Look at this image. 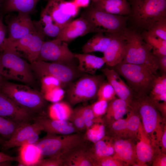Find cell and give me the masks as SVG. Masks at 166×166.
Instances as JSON below:
<instances>
[{
    "mask_svg": "<svg viewBox=\"0 0 166 166\" xmlns=\"http://www.w3.org/2000/svg\"><path fill=\"white\" fill-rule=\"evenodd\" d=\"M130 1L128 17L137 29L148 31L156 22L166 18V0Z\"/></svg>",
    "mask_w": 166,
    "mask_h": 166,
    "instance_id": "1",
    "label": "cell"
},
{
    "mask_svg": "<svg viewBox=\"0 0 166 166\" xmlns=\"http://www.w3.org/2000/svg\"><path fill=\"white\" fill-rule=\"evenodd\" d=\"M123 34L127 45L126 54L121 62L145 65L156 71L159 68L157 58L152 53V47L144 41L141 34L127 28Z\"/></svg>",
    "mask_w": 166,
    "mask_h": 166,
    "instance_id": "2",
    "label": "cell"
},
{
    "mask_svg": "<svg viewBox=\"0 0 166 166\" xmlns=\"http://www.w3.org/2000/svg\"><path fill=\"white\" fill-rule=\"evenodd\" d=\"M115 68L137 97L146 96L150 92L156 77V71L145 65L122 62Z\"/></svg>",
    "mask_w": 166,
    "mask_h": 166,
    "instance_id": "3",
    "label": "cell"
},
{
    "mask_svg": "<svg viewBox=\"0 0 166 166\" xmlns=\"http://www.w3.org/2000/svg\"><path fill=\"white\" fill-rule=\"evenodd\" d=\"M0 71L3 78L8 79L28 84L34 81L30 64L7 47L0 52Z\"/></svg>",
    "mask_w": 166,
    "mask_h": 166,
    "instance_id": "4",
    "label": "cell"
},
{
    "mask_svg": "<svg viewBox=\"0 0 166 166\" xmlns=\"http://www.w3.org/2000/svg\"><path fill=\"white\" fill-rule=\"evenodd\" d=\"M82 142V136L78 134L57 136L48 133L34 144L40 149L42 156L63 159L71 151L80 148Z\"/></svg>",
    "mask_w": 166,
    "mask_h": 166,
    "instance_id": "5",
    "label": "cell"
},
{
    "mask_svg": "<svg viewBox=\"0 0 166 166\" xmlns=\"http://www.w3.org/2000/svg\"><path fill=\"white\" fill-rule=\"evenodd\" d=\"M0 92L34 113L41 110L45 104L43 94L26 85L4 80Z\"/></svg>",
    "mask_w": 166,
    "mask_h": 166,
    "instance_id": "6",
    "label": "cell"
},
{
    "mask_svg": "<svg viewBox=\"0 0 166 166\" xmlns=\"http://www.w3.org/2000/svg\"><path fill=\"white\" fill-rule=\"evenodd\" d=\"M135 105L142 118L144 130L152 143L160 142L163 133L160 116L153 101L147 96L138 97Z\"/></svg>",
    "mask_w": 166,
    "mask_h": 166,
    "instance_id": "7",
    "label": "cell"
},
{
    "mask_svg": "<svg viewBox=\"0 0 166 166\" xmlns=\"http://www.w3.org/2000/svg\"><path fill=\"white\" fill-rule=\"evenodd\" d=\"M84 17L104 30L105 33H122L126 28L128 16L117 15L97 10L91 4L81 13Z\"/></svg>",
    "mask_w": 166,
    "mask_h": 166,
    "instance_id": "8",
    "label": "cell"
},
{
    "mask_svg": "<svg viewBox=\"0 0 166 166\" xmlns=\"http://www.w3.org/2000/svg\"><path fill=\"white\" fill-rule=\"evenodd\" d=\"M103 75H89L73 83L67 91V98L72 105L88 101L97 97L101 84L104 81Z\"/></svg>",
    "mask_w": 166,
    "mask_h": 166,
    "instance_id": "9",
    "label": "cell"
},
{
    "mask_svg": "<svg viewBox=\"0 0 166 166\" xmlns=\"http://www.w3.org/2000/svg\"><path fill=\"white\" fill-rule=\"evenodd\" d=\"M32 71L40 78L51 76L59 79L63 85L71 83L81 73L73 66L37 60L30 64Z\"/></svg>",
    "mask_w": 166,
    "mask_h": 166,
    "instance_id": "10",
    "label": "cell"
},
{
    "mask_svg": "<svg viewBox=\"0 0 166 166\" xmlns=\"http://www.w3.org/2000/svg\"><path fill=\"white\" fill-rule=\"evenodd\" d=\"M45 38L37 31L13 41H8L6 38L4 48H10L31 63L38 59Z\"/></svg>",
    "mask_w": 166,
    "mask_h": 166,
    "instance_id": "11",
    "label": "cell"
},
{
    "mask_svg": "<svg viewBox=\"0 0 166 166\" xmlns=\"http://www.w3.org/2000/svg\"><path fill=\"white\" fill-rule=\"evenodd\" d=\"M75 59L67 42L54 39L44 42L38 59L73 66Z\"/></svg>",
    "mask_w": 166,
    "mask_h": 166,
    "instance_id": "12",
    "label": "cell"
},
{
    "mask_svg": "<svg viewBox=\"0 0 166 166\" xmlns=\"http://www.w3.org/2000/svg\"><path fill=\"white\" fill-rule=\"evenodd\" d=\"M45 0L47 4L44 8L62 29L73 20L78 13L79 7L73 1Z\"/></svg>",
    "mask_w": 166,
    "mask_h": 166,
    "instance_id": "13",
    "label": "cell"
},
{
    "mask_svg": "<svg viewBox=\"0 0 166 166\" xmlns=\"http://www.w3.org/2000/svg\"><path fill=\"white\" fill-rule=\"evenodd\" d=\"M5 22L8 34L6 39L9 41L17 40L37 31L33 21L28 13L19 12L17 14H8L6 18Z\"/></svg>",
    "mask_w": 166,
    "mask_h": 166,
    "instance_id": "14",
    "label": "cell"
},
{
    "mask_svg": "<svg viewBox=\"0 0 166 166\" xmlns=\"http://www.w3.org/2000/svg\"><path fill=\"white\" fill-rule=\"evenodd\" d=\"M0 116L20 124L30 122L35 116L33 113L1 92Z\"/></svg>",
    "mask_w": 166,
    "mask_h": 166,
    "instance_id": "15",
    "label": "cell"
},
{
    "mask_svg": "<svg viewBox=\"0 0 166 166\" xmlns=\"http://www.w3.org/2000/svg\"><path fill=\"white\" fill-rule=\"evenodd\" d=\"M105 33L103 30L86 18L81 16L64 26L56 39L67 43L77 38L91 33Z\"/></svg>",
    "mask_w": 166,
    "mask_h": 166,
    "instance_id": "16",
    "label": "cell"
},
{
    "mask_svg": "<svg viewBox=\"0 0 166 166\" xmlns=\"http://www.w3.org/2000/svg\"><path fill=\"white\" fill-rule=\"evenodd\" d=\"M111 38L110 43L103 53L105 64L110 66H115L121 62L126 53L127 42L122 33H107Z\"/></svg>",
    "mask_w": 166,
    "mask_h": 166,
    "instance_id": "17",
    "label": "cell"
},
{
    "mask_svg": "<svg viewBox=\"0 0 166 166\" xmlns=\"http://www.w3.org/2000/svg\"><path fill=\"white\" fill-rule=\"evenodd\" d=\"M42 131L43 130L42 127L35 122L20 124L11 138L6 140L2 145V149L5 150L12 148L20 147L25 144H29L33 135L37 132Z\"/></svg>",
    "mask_w": 166,
    "mask_h": 166,
    "instance_id": "18",
    "label": "cell"
},
{
    "mask_svg": "<svg viewBox=\"0 0 166 166\" xmlns=\"http://www.w3.org/2000/svg\"><path fill=\"white\" fill-rule=\"evenodd\" d=\"M33 121L48 134L68 135L73 133L77 130L72 123L68 121L53 120L40 115L35 116Z\"/></svg>",
    "mask_w": 166,
    "mask_h": 166,
    "instance_id": "19",
    "label": "cell"
},
{
    "mask_svg": "<svg viewBox=\"0 0 166 166\" xmlns=\"http://www.w3.org/2000/svg\"><path fill=\"white\" fill-rule=\"evenodd\" d=\"M102 71L107 78L108 82L113 88L116 95L119 98L126 101L130 106L134 103L135 96L130 88L120 78L118 73L113 69L105 68Z\"/></svg>",
    "mask_w": 166,
    "mask_h": 166,
    "instance_id": "20",
    "label": "cell"
},
{
    "mask_svg": "<svg viewBox=\"0 0 166 166\" xmlns=\"http://www.w3.org/2000/svg\"><path fill=\"white\" fill-rule=\"evenodd\" d=\"M137 133L139 140L136 148V157L139 165H145L153 158L154 152L152 144L145 132L141 123Z\"/></svg>",
    "mask_w": 166,
    "mask_h": 166,
    "instance_id": "21",
    "label": "cell"
},
{
    "mask_svg": "<svg viewBox=\"0 0 166 166\" xmlns=\"http://www.w3.org/2000/svg\"><path fill=\"white\" fill-rule=\"evenodd\" d=\"M34 27L38 33L46 37L56 38L62 28L54 21L49 14L43 8L42 9L39 19L33 21Z\"/></svg>",
    "mask_w": 166,
    "mask_h": 166,
    "instance_id": "22",
    "label": "cell"
},
{
    "mask_svg": "<svg viewBox=\"0 0 166 166\" xmlns=\"http://www.w3.org/2000/svg\"><path fill=\"white\" fill-rule=\"evenodd\" d=\"M91 5L99 10L112 14L128 16L131 6L127 0H99L92 2Z\"/></svg>",
    "mask_w": 166,
    "mask_h": 166,
    "instance_id": "23",
    "label": "cell"
},
{
    "mask_svg": "<svg viewBox=\"0 0 166 166\" xmlns=\"http://www.w3.org/2000/svg\"><path fill=\"white\" fill-rule=\"evenodd\" d=\"M75 57L79 62L78 70L89 75H94L105 63L103 57H99L88 53L75 54Z\"/></svg>",
    "mask_w": 166,
    "mask_h": 166,
    "instance_id": "24",
    "label": "cell"
},
{
    "mask_svg": "<svg viewBox=\"0 0 166 166\" xmlns=\"http://www.w3.org/2000/svg\"><path fill=\"white\" fill-rule=\"evenodd\" d=\"M40 0H3L0 6L2 12L8 14L16 11L30 14L35 11Z\"/></svg>",
    "mask_w": 166,
    "mask_h": 166,
    "instance_id": "25",
    "label": "cell"
},
{
    "mask_svg": "<svg viewBox=\"0 0 166 166\" xmlns=\"http://www.w3.org/2000/svg\"><path fill=\"white\" fill-rule=\"evenodd\" d=\"M41 151L34 144H25L19 148V164L22 166H37L42 160Z\"/></svg>",
    "mask_w": 166,
    "mask_h": 166,
    "instance_id": "26",
    "label": "cell"
},
{
    "mask_svg": "<svg viewBox=\"0 0 166 166\" xmlns=\"http://www.w3.org/2000/svg\"><path fill=\"white\" fill-rule=\"evenodd\" d=\"M71 151L63 158V166H94V162L90 152L79 149Z\"/></svg>",
    "mask_w": 166,
    "mask_h": 166,
    "instance_id": "27",
    "label": "cell"
},
{
    "mask_svg": "<svg viewBox=\"0 0 166 166\" xmlns=\"http://www.w3.org/2000/svg\"><path fill=\"white\" fill-rule=\"evenodd\" d=\"M98 32L89 39L82 48L84 53L93 52L103 53L110 43L111 38L108 33Z\"/></svg>",
    "mask_w": 166,
    "mask_h": 166,
    "instance_id": "28",
    "label": "cell"
},
{
    "mask_svg": "<svg viewBox=\"0 0 166 166\" xmlns=\"http://www.w3.org/2000/svg\"><path fill=\"white\" fill-rule=\"evenodd\" d=\"M73 110L70 105L64 102L54 103L49 107L48 114L50 118L55 120L68 121Z\"/></svg>",
    "mask_w": 166,
    "mask_h": 166,
    "instance_id": "29",
    "label": "cell"
},
{
    "mask_svg": "<svg viewBox=\"0 0 166 166\" xmlns=\"http://www.w3.org/2000/svg\"><path fill=\"white\" fill-rule=\"evenodd\" d=\"M129 106L124 100L120 98L114 99L108 105L107 116L113 117L116 120L121 119L127 112Z\"/></svg>",
    "mask_w": 166,
    "mask_h": 166,
    "instance_id": "30",
    "label": "cell"
},
{
    "mask_svg": "<svg viewBox=\"0 0 166 166\" xmlns=\"http://www.w3.org/2000/svg\"><path fill=\"white\" fill-rule=\"evenodd\" d=\"M141 35L144 41L152 47V52L155 56L166 55V40L151 36L146 31Z\"/></svg>",
    "mask_w": 166,
    "mask_h": 166,
    "instance_id": "31",
    "label": "cell"
},
{
    "mask_svg": "<svg viewBox=\"0 0 166 166\" xmlns=\"http://www.w3.org/2000/svg\"><path fill=\"white\" fill-rule=\"evenodd\" d=\"M94 144V153L91 152L93 160L111 156L114 153L113 146L106 139H103V138Z\"/></svg>",
    "mask_w": 166,
    "mask_h": 166,
    "instance_id": "32",
    "label": "cell"
},
{
    "mask_svg": "<svg viewBox=\"0 0 166 166\" xmlns=\"http://www.w3.org/2000/svg\"><path fill=\"white\" fill-rule=\"evenodd\" d=\"M20 125L0 116V136L8 140Z\"/></svg>",
    "mask_w": 166,
    "mask_h": 166,
    "instance_id": "33",
    "label": "cell"
},
{
    "mask_svg": "<svg viewBox=\"0 0 166 166\" xmlns=\"http://www.w3.org/2000/svg\"><path fill=\"white\" fill-rule=\"evenodd\" d=\"M86 130V135L87 138L94 143L104 138L105 135L104 125L96 121Z\"/></svg>",
    "mask_w": 166,
    "mask_h": 166,
    "instance_id": "34",
    "label": "cell"
},
{
    "mask_svg": "<svg viewBox=\"0 0 166 166\" xmlns=\"http://www.w3.org/2000/svg\"><path fill=\"white\" fill-rule=\"evenodd\" d=\"M116 95L112 85L108 82L103 81L100 85L97 93L98 100L108 101L114 98Z\"/></svg>",
    "mask_w": 166,
    "mask_h": 166,
    "instance_id": "35",
    "label": "cell"
},
{
    "mask_svg": "<svg viewBox=\"0 0 166 166\" xmlns=\"http://www.w3.org/2000/svg\"><path fill=\"white\" fill-rule=\"evenodd\" d=\"M136 157V149L130 142L125 140L119 160L124 161L127 164H131Z\"/></svg>",
    "mask_w": 166,
    "mask_h": 166,
    "instance_id": "36",
    "label": "cell"
},
{
    "mask_svg": "<svg viewBox=\"0 0 166 166\" xmlns=\"http://www.w3.org/2000/svg\"><path fill=\"white\" fill-rule=\"evenodd\" d=\"M145 31L151 36L166 40V18L158 21L149 30Z\"/></svg>",
    "mask_w": 166,
    "mask_h": 166,
    "instance_id": "37",
    "label": "cell"
},
{
    "mask_svg": "<svg viewBox=\"0 0 166 166\" xmlns=\"http://www.w3.org/2000/svg\"><path fill=\"white\" fill-rule=\"evenodd\" d=\"M41 92H46L57 87L64 86L57 78L51 76H45L41 78Z\"/></svg>",
    "mask_w": 166,
    "mask_h": 166,
    "instance_id": "38",
    "label": "cell"
},
{
    "mask_svg": "<svg viewBox=\"0 0 166 166\" xmlns=\"http://www.w3.org/2000/svg\"><path fill=\"white\" fill-rule=\"evenodd\" d=\"M65 92L61 87L54 88L43 94L45 100L53 103L60 101L64 97Z\"/></svg>",
    "mask_w": 166,
    "mask_h": 166,
    "instance_id": "39",
    "label": "cell"
},
{
    "mask_svg": "<svg viewBox=\"0 0 166 166\" xmlns=\"http://www.w3.org/2000/svg\"><path fill=\"white\" fill-rule=\"evenodd\" d=\"M166 93V75L156 77L150 92V96Z\"/></svg>",
    "mask_w": 166,
    "mask_h": 166,
    "instance_id": "40",
    "label": "cell"
},
{
    "mask_svg": "<svg viewBox=\"0 0 166 166\" xmlns=\"http://www.w3.org/2000/svg\"><path fill=\"white\" fill-rule=\"evenodd\" d=\"M83 118L85 128L87 129L95 122V118L90 105L78 108Z\"/></svg>",
    "mask_w": 166,
    "mask_h": 166,
    "instance_id": "41",
    "label": "cell"
},
{
    "mask_svg": "<svg viewBox=\"0 0 166 166\" xmlns=\"http://www.w3.org/2000/svg\"><path fill=\"white\" fill-rule=\"evenodd\" d=\"M108 105V101L100 100L90 105L95 118L101 116L106 112Z\"/></svg>",
    "mask_w": 166,
    "mask_h": 166,
    "instance_id": "42",
    "label": "cell"
},
{
    "mask_svg": "<svg viewBox=\"0 0 166 166\" xmlns=\"http://www.w3.org/2000/svg\"><path fill=\"white\" fill-rule=\"evenodd\" d=\"M69 120L77 130L81 131L85 129L83 118L78 108L73 110Z\"/></svg>",
    "mask_w": 166,
    "mask_h": 166,
    "instance_id": "43",
    "label": "cell"
},
{
    "mask_svg": "<svg viewBox=\"0 0 166 166\" xmlns=\"http://www.w3.org/2000/svg\"><path fill=\"white\" fill-rule=\"evenodd\" d=\"M131 113L129 118L127 120L126 132L135 134L138 132L140 122L139 117L132 112Z\"/></svg>",
    "mask_w": 166,
    "mask_h": 166,
    "instance_id": "44",
    "label": "cell"
},
{
    "mask_svg": "<svg viewBox=\"0 0 166 166\" xmlns=\"http://www.w3.org/2000/svg\"><path fill=\"white\" fill-rule=\"evenodd\" d=\"M94 166H122L121 162L111 156L105 157L94 160Z\"/></svg>",
    "mask_w": 166,
    "mask_h": 166,
    "instance_id": "45",
    "label": "cell"
},
{
    "mask_svg": "<svg viewBox=\"0 0 166 166\" xmlns=\"http://www.w3.org/2000/svg\"><path fill=\"white\" fill-rule=\"evenodd\" d=\"M37 166H63V160L62 158H49L41 160Z\"/></svg>",
    "mask_w": 166,
    "mask_h": 166,
    "instance_id": "46",
    "label": "cell"
},
{
    "mask_svg": "<svg viewBox=\"0 0 166 166\" xmlns=\"http://www.w3.org/2000/svg\"><path fill=\"white\" fill-rule=\"evenodd\" d=\"M7 32L6 26L3 23L2 15L0 12V52L4 49V41Z\"/></svg>",
    "mask_w": 166,
    "mask_h": 166,
    "instance_id": "47",
    "label": "cell"
},
{
    "mask_svg": "<svg viewBox=\"0 0 166 166\" xmlns=\"http://www.w3.org/2000/svg\"><path fill=\"white\" fill-rule=\"evenodd\" d=\"M127 120L120 119L113 123L112 128L113 130L118 133L124 132L127 131Z\"/></svg>",
    "mask_w": 166,
    "mask_h": 166,
    "instance_id": "48",
    "label": "cell"
},
{
    "mask_svg": "<svg viewBox=\"0 0 166 166\" xmlns=\"http://www.w3.org/2000/svg\"><path fill=\"white\" fill-rule=\"evenodd\" d=\"M8 161H17L19 162L18 156H12L0 152V164L2 162Z\"/></svg>",
    "mask_w": 166,
    "mask_h": 166,
    "instance_id": "49",
    "label": "cell"
},
{
    "mask_svg": "<svg viewBox=\"0 0 166 166\" xmlns=\"http://www.w3.org/2000/svg\"><path fill=\"white\" fill-rule=\"evenodd\" d=\"M157 58L159 68H161L164 73L166 72V55L155 56Z\"/></svg>",
    "mask_w": 166,
    "mask_h": 166,
    "instance_id": "50",
    "label": "cell"
},
{
    "mask_svg": "<svg viewBox=\"0 0 166 166\" xmlns=\"http://www.w3.org/2000/svg\"><path fill=\"white\" fill-rule=\"evenodd\" d=\"M90 0H73V2L79 7L86 8L90 5Z\"/></svg>",
    "mask_w": 166,
    "mask_h": 166,
    "instance_id": "51",
    "label": "cell"
},
{
    "mask_svg": "<svg viewBox=\"0 0 166 166\" xmlns=\"http://www.w3.org/2000/svg\"><path fill=\"white\" fill-rule=\"evenodd\" d=\"M160 141H161L162 148L165 150L166 148V132L165 130L163 133Z\"/></svg>",
    "mask_w": 166,
    "mask_h": 166,
    "instance_id": "52",
    "label": "cell"
},
{
    "mask_svg": "<svg viewBox=\"0 0 166 166\" xmlns=\"http://www.w3.org/2000/svg\"><path fill=\"white\" fill-rule=\"evenodd\" d=\"M157 163L156 164V165L165 166L166 165V157L165 156H164L161 158H160Z\"/></svg>",
    "mask_w": 166,
    "mask_h": 166,
    "instance_id": "53",
    "label": "cell"
},
{
    "mask_svg": "<svg viewBox=\"0 0 166 166\" xmlns=\"http://www.w3.org/2000/svg\"><path fill=\"white\" fill-rule=\"evenodd\" d=\"M4 80L3 77L2 76L0 71V88Z\"/></svg>",
    "mask_w": 166,
    "mask_h": 166,
    "instance_id": "54",
    "label": "cell"
},
{
    "mask_svg": "<svg viewBox=\"0 0 166 166\" xmlns=\"http://www.w3.org/2000/svg\"><path fill=\"white\" fill-rule=\"evenodd\" d=\"M6 140L0 136V145L1 146L2 145Z\"/></svg>",
    "mask_w": 166,
    "mask_h": 166,
    "instance_id": "55",
    "label": "cell"
},
{
    "mask_svg": "<svg viewBox=\"0 0 166 166\" xmlns=\"http://www.w3.org/2000/svg\"><path fill=\"white\" fill-rule=\"evenodd\" d=\"M91 0L92 1V2H96L98 0Z\"/></svg>",
    "mask_w": 166,
    "mask_h": 166,
    "instance_id": "56",
    "label": "cell"
},
{
    "mask_svg": "<svg viewBox=\"0 0 166 166\" xmlns=\"http://www.w3.org/2000/svg\"><path fill=\"white\" fill-rule=\"evenodd\" d=\"M3 0H0V6Z\"/></svg>",
    "mask_w": 166,
    "mask_h": 166,
    "instance_id": "57",
    "label": "cell"
}]
</instances>
